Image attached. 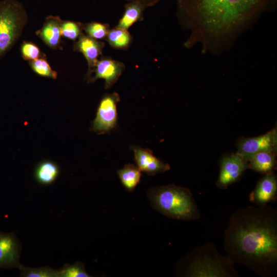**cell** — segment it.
<instances>
[{
    "instance_id": "obj_17",
    "label": "cell",
    "mask_w": 277,
    "mask_h": 277,
    "mask_svg": "<svg viewBox=\"0 0 277 277\" xmlns=\"http://www.w3.org/2000/svg\"><path fill=\"white\" fill-rule=\"evenodd\" d=\"M119 179L128 192H132L140 183L142 171L132 164H126L124 167L117 171Z\"/></svg>"
},
{
    "instance_id": "obj_13",
    "label": "cell",
    "mask_w": 277,
    "mask_h": 277,
    "mask_svg": "<svg viewBox=\"0 0 277 277\" xmlns=\"http://www.w3.org/2000/svg\"><path fill=\"white\" fill-rule=\"evenodd\" d=\"M105 44L82 33L74 45V50L82 53L87 61L88 70L86 74L87 81L90 77L92 70L98 57L102 54Z\"/></svg>"
},
{
    "instance_id": "obj_21",
    "label": "cell",
    "mask_w": 277,
    "mask_h": 277,
    "mask_svg": "<svg viewBox=\"0 0 277 277\" xmlns=\"http://www.w3.org/2000/svg\"><path fill=\"white\" fill-rule=\"evenodd\" d=\"M18 268L23 277H58V270L49 266L31 268L20 265Z\"/></svg>"
},
{
    "instance_id": "obj_23",
    "label": "cell",
    "mask_w": 277,
    "mask_h": 277,
    "mask_svg": "<svg viewBox=\"0 0 277 277\" xmlns=\"http://www.w3.org/2000/svg\"><path fill=\"white\" fill-rule=\"evenodd\" d=\"M58 277H89L85 270V266L81 262L74 264H65L58 270Z\"/></svg>"
},
{
    "instance_id": "obj_3",
    "label": "cell",
    "mask_w": 277,
    "mask_h": 277,
    "mask_svg": "<svg viewBox=\"0 0 277 277\" xmlns=\"http://www.w3.org/2000/svg\"><path fill=\"white\" fill-rule=\"evenodd\" d=\"M147 195L151 206L161 214L173 219L192 221L200 217V212L187 188L169 184L152 187Z\"/></svg>"
},
{
    "instance_id": "obj_9",
    "label": "cell",
    "mask_w": 277,
    "mask_h": 277,
    "mask_svg": "<svg viewBox=\"0 0 277 277\" xmlns=\"http://www.w3.org/2000/svg\"><path fill=\"white\" fill-rule=\"evenodd\" d=\"M125 65L121 62L109 56H102L95 65L88 82L93 83L98 79L105 81V88H110L118 80Z\"/></svg>"
},
{
    "instance_id": "obj_19",
    "label": "cell",
    "mask_w": 277,
    "mask_h": 277,
    "mask_svg": "<svg viewBox=\"0 0 277 277\" xmlns=\"http://www.w3.org/2000/svg\"><path fill=\"white\" fill-rule=\"evenodd\" d=\"M105 39L112 48L120 50L129 48L132 41L128 30L116 27L110 29Z\"/></svg>"
},
{
    "instance_id": "obj_1",
    "label": "cell",
    "mask_w": 277,
    "mask_h": 277,
    "mask_svg": "<svg viewBox=\"0 0 277 277\" xmlns=\"http://www.w3.org/2000/svg\"><path fill=\"white\" fill-rule=\"evenodd\" d=\"M177 16L189 31L186 47L217 53L233 43L271 0H176Z\"/></svg>"
},
{
    "instance_id": "obj_7",
    "label": "cell",
    "mask_w": 277,
    "mask_h": 277,
    "mask_svg": "<svg viewBox=\"0 0 277 277\" xmlns=\"http://www.w3.org/2000/svg\"><path fill=\"white\" fill-rule=\"evenodd\" d=\"M236 153L246 161L255 154L262 151L276 152L277 129L274 127L263 135L253 137H242L237 143Z\"/></svg>"
},
{
    "instance_id": "obj_5",
    "label": "cell",
    "mask_w": 277,
    "mask_h": 277,
    "mask_svg": "<svg viewBox=\"0 0 277 277\" xmlns=\"http://www.w3.org/2000/svg\"><path fill=\"white\" fill-rule=\"evenodd\" d=\"M27 22V12L19 1H0V60L19 39Z\"/></svg>"
},
{
    "instance_id": "obj_18",
    "label": "cell",
    "mask_w": 277,
    "mask_h": 277,
    "mask_svg": "<svg viewBox=\"0 0 277 277\" xmlns=\"http://www.w3.org/2000/svg\"><path fill=\"white\" fill-rule=\"evenodd\" d=\"M59 168L52 161H45L39 163L35 170V177L40 184L48 185L53 183L58 175Z\"/></svg>"
},
{
    "instance_id": "obj_25",
    "label": "cell",
    "mask_w": 277,
    "mask_h": 277,
    "mask_svg": "<svg viewBox=\"0 0 277 277\" xmlns=\"http://www.w3.org/2000/svg\"><path fill=\"white\" fill-rule=\"evenodd\" d=\"M21 52L23 58L30 62L36 60L42 56L38 47L30 42L23 43L21 47Z\"/></svg>"
},
{
    "instance_id": "obj_26",
    "label": "cell",
    "mask_w": 277,
    "mask_h": 277,
    "mask_svg": "<svg viewBox=\"0 0 277 277\" xmlns=\"http://www.w3.org/2000/svg\"><path fill=\"white\" fill-rule=\"evenodd\" d=\"M128 2L137 3L144 6L146 8L156 4L160 0H125Z\"/></svg>"
},
{
    "instance_id": "obj_10",
    "label": "cell",
    "mask_w": 277,
    "mask_h": 277,
    "mask_svg": "<svg viewBox=\"0 0 277 277\" xmlns=\"http://www.w3.org/2000/svg\"><path fill=\"white\" fill-rule=\"evenodd\" d=\"M130 148L134 153L136 166L148 175L153 176L170 170V165L155 157L151 150L136 145H132Z\"/></svg>"
},
{
    "instance_id": "obj_6",
    "label": "cell",
    "mask_w": 277,
    "mask_h": 277,
    "mask_svg": "<svg viewBox=\"0 0 277 277\" xmlns=\"http://www.w3.org/2000/svg\"><path fill=\"white\" fill-rule=\"evenodd\" d=\"M120 101L118 93L105 94L98 104L90 130L98 134L109 133L117 126V104Z\"/></svg>"
},
{
    "instance_id": "obj_12",
    "label": "cell",
    "mask_w": 277,
    "mask_h": 277,
    "mask_svg": "<svg viewBox=\"0 0 277 277\" xmlns=\"http://www.w3.org/2000/svg\"><path fill=\"white\" fill-rule=\"evenodd\" d=\"M21 247L14 234L0 231V268H19Z\"/></svg>"
},
{
    "instance_id": "obj_14",
    "label": "cell",
    "mask_w": 277,
    "mask_h": 277,
    "mask_svg": "<svg viewBox=\"0 0 277 277\" xmlns=\"http://www.w3.org/2000/svg\"><path fill=\"white\" fill-rule=\"evenodd\" d=\"M63 21L58 16H49L41 29L37 31V35L50 48L57 49L61 41V25Z\"/></svg>"
},
{
    "instance_id": "obj_11",
    "label": "cell",
    "mask_w": 277,
    "mask_h": 277,
    "mask_svg": "<svg viewBox=\"0 0 277 277\" xmlns=\"http://www.w3.org/2000/svg\"><path fill=\"white\" fill-rule=\"evenodd\" d=\"M277 198V178L272 172L264 174L249 194V201L257 206L268 205Z\"/></svg>"
},
{
    "instance_id": "obj_8",
    "label": "cell",
    "mask_w": 277,
    "mask_h": 277,
    "mask_svg": "<svg viewBox=\"0 0 277 277\" xmlns=\"http://www.w3.org/2000/svg\"><path fill=\"white\" fill-rule=\"evenodd\" d=\"M220 165V173L216 185L221 189H226L238 181L248 169L247 162L236 152L224 155Z\"/></svg>"
},
{
    "instance_id": "obj_2",
    "label": "cell",
    "mask_w": 277,
    "mask_h": 277,
    "mask_svg": "<svg viewBox=\"0 0 277 277\" xmlns=\"http://www.w3.org/2000/svg\"><path fill=\"white\" fill-rule=\"evenodd\" d=\"M226 255L262 277L277 274V211L268 205L238 209L225 230Z\"/></svg>"
},
{
    "instance_id": "obj_16",
    "label": "cell",
    "mask_w": 277,
    "mask_h": 277,
    "mask_svg": "<svg viewBox=\"0 0 277 277\" xmlns=\"http://www.w3.org/2000/svg\"><path fill=\"white\" fill-rule=\"evenodd\" d=\"M145 9L140 4L128 2L125 5L124 13L115 27L127 30L136 22L143 19V12Z\"/></svg>"
},
{
    "instance_id": "obj_24",
    "label": "cell",
    "mask_w": 277,
    "mask_h": 277,
    "mask_svg": "<svg viewBox=\"0 0 277 277\" xmlns=\"http://www.w3.org/2000/svg\"><path fill=\"white\" fill-rule=\"evenodd\" d=\"M83 24L73 21H63L61 25L62 36L72 41H76L83 33Z\"/></svg>"
},
{
    "instance_id": "obj_22",
    "label": "cell",
    "mask_w": 277,
    "mask_h": 277,
    "mask_svg": "<svg viewBox=\"0 0 277 277\" xmlns=\"http://www.w3.org/2000/svg\"><path fill=\"white\" fill-rule=\"evenodd\" d=\"M29 63L32 69L37 74L53 79L57 78V72L52 70L46 58L43 56L36 60L30 61Z\"/></svg>"
},
{
    "instance_id": "obj_4",
    "label": "cell",
    "mask_w": 277,
    "mask_h": 277,
    "mask_svg": "<svg viewBox=\"0 0 277 277\" xmlns=\"http://www.w3.org/2000/svg\"><path fill=\"white\" fill-rule=\"evenodd\" d=\"M182 272L189 277H238L235 263L222 255L214 244L207 243L196 247L182 262Z\"/></svg>"
},
{
    "instance_id": "obj_20",
    "label": "cell",
    "mask_w": 277,
    "mask_h": 277,
    "mask_svg": "<svg viewBox=\"0 0 277 277\" xmlns=\"http://www.w3.org/2000/svg\"><path fill=\"white\" fill-rule=\"evenodd\" d=\"M83 30L87 35L94 39H103L108 33L110 26L108 24L92 22L83 24Z\"/></svg>"
},
{
    "instance_id": "obj_15",
    "label": "cell",
    "mask_w": 277,
    "mask_h": 277,
    "mask_svg": "<svg viewBox=\"0 0 277 277\" xmlns=\"http://www.w3.org/2000/svg\"><path fill=\"white\" fill-rule=\"evenodd\" d=\"M276 153L271 151L260 152L248 162V168L264 174L272 172L276 168Z\"/></svg>"
}]
</instances>
